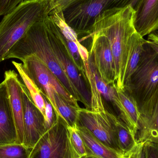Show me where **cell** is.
Listing matches in <instances>:
<instances>
[{"label":"cell","mask_w":158,"mask_h":158,"mask_svg":"<svg viewBox=\"0 0 158 158\" xmlns=\"http://www.w3.org/2000/svg\"><path fill=\"white\" fill-rule=\"evenodd\" d=\"M134 14L135 10L131 6L105 11L97 18L88 33L97 32L108 41L115 63V85L118 90H124L129 46L133 35L136 31L134 24Z\"/></svg>","instance_id":"obj_1"},{"label":"cell","mask_w":158,"mask_h":158,"mask_svg":"<svg viewBox=\"0 0 158 158\" xmlns=\"http://www.w3.org/2000/svg\"><path fill=\"white\" fill-rule=\"evenodd\" d=\"M50 20L49 15L32 25L10 49L6 60L16 58L22 61L30 55L36 56L47 66L66 91L81 102L78 94L61 68L53 51L50 38Z\"/></svg>","instance_id":"obj_2"},{"label":"cell","mask_w":158,"mask_h":158,"mask_svg":"<svg viewBox=\"0 0 158 158\" xmlns=\"http://www.w3.org/2000/svg\"><path fill=\"white\" fill-rule=\"evenodd\" d=\"M50 12L48 0H25L4 16L0 22V63L29 29Z\"/></svg>","instance_id":"obj_3"},{"label":"cell","mask_w":158,"mask_h":158,"mask_svg":"<svg viewBox=\"0 0 158 158\" xmlns=\"http://www.w3.org/2000/svg\"><path fill=\"white\" fill-rule=\"evenodd\" d=\"M142 0H83L62 12L67 24L79 35H87L95 20L105 11L131 6L136 9Z\"/></svg>","instance_id":"obj_4"},{"label":"cell","mask_w":158,"mask_h":158,"mask_svg":"<svg viewBox=\"0 0 158 158\" xmlns=\"http://www.w3.org/2000/svg\"><path fill=\"white\" fill-rule=\"evenodd\" d=\"M158 89V56L146 41L138 66L124 90L135 98L138 108Z\"/></svg>","instance_id":"obj_5"},{"label":"cell","mask_w":158,"mask_h":158,"mask_svg":"<svg viewBox=\"0 0 158 158\" xmlns=\"http://www.w3.org/2000/svg\"><path fill=\"white\" fill-rule=\"evenodd\" d=\"M22 62L23 68L28 76L52 104L56 118L60 117V115L56 104L55 92L70 105L77 108H80L77 100L66 91L47 66L36 56L30 55L24 58Z\"/></svg>","instance_id":"obj_6"},{"label":"cell","mask_w":158,"mask_h":158,"mask_svg":"<svg viewBox=\"0 0 158 158\" xmlns=\"http://www.w3.org/2000/svg\"><path fill=\"white\" fill-rule=\"evenodd\" d=\"M50 16V38L53 51L61 68L78 94L81 102L90 109L91 92L85 77L73 62L60 30Z\"/></svg>","instance_id":"obj_7"},{"label":"cell","mask_w":158,"mask_h":158,"mask_svg":"<svg viewBox=\"0 0 158 158\" xmlns=\"http://www.w3.org/2000/svg\"><path fill=\"white\" fill-rule=\"evenodd\" d=\"M31 149L29 158H74L68 125L60 117Z\"/></svg>","instance_id":"obj_8"},{"label":"cell","mask_w":158,"mask_h":158,"mask_svg":"<svg viewBox=\"0 0 158 158\" xmlns=\"http://www.w3.org/2000/svg\"><path fill=\"white\" fill-rule=\"evenodd\" d=\"M77 111V125L84 127L105 145L123 156L118 141L116 116L106 110L95 112L80 107Z\"/></svg>","instance_id":"obj_9"},{"label":"cell","mask_w":158,"mask_h":158,"mask_svg":"<svg viewBox=\"0 0 158 158\" xmlns=\"http://www.w3.org/2000/svg\"><path fill=\"white\" fill-rule=\"evenodd\" d=\"M21 86L24 108V140L22 144L29 149H32L47 130L44 117L33 103L23 83Z\"/></svg>","instance_id":"obj_10"},{"label":"cell","mask_w":158,"mask_h":158,"mask_svg":"<svg viewBox=\"0 0 158 158\" xmlns=\"http://www.w3.org/2000/svg\"><path fill=\"white\" fill-rule=\"evenodd\" d=\"M86 37L92 40L89 54L93 57L99 76L107 83L116 86L115 63L108 41L97 32H91Z\"/></svg>","instance_id":"obj_11"},{"label":"cell","mask_w":158,"mask_h":158,"mask_svg":"<svg viewBox=\"0 0 158 158\" xmlns=\"http://www.w3.org/2000/svg\"><path fill=\"white\" fill-rule=\"evenodd\" d=\"M140 119L135 135L137 143H158V89L140 108Z\"/></svg>","instance_id":"obj_12"},{"label":"cell","mask_w":158,"mask_h":158,"mask_svg":"<svg viewBox=\"0 0 158 158\" xmlns=\"http://www.w3.org/2000/svg\"><path fill=\"white\" fill-rule=\"evenodd\" d=\"M8 91L9 103L15 124L19 144H23L24 140V108L22 96V82L14 70H9L4 73Z\"/></svg>","instance_id":"obj_13"},{"label":"cell","mask_w":158,"mask_h":158,"mask_svg":"<svg viewBox=\"0 0 158 158\" xmlns=\"http://www.w3.org/2000/svg\"><path fill=\"white\" fill-rule=\"evenodd\" d=\"M19 144L5 81L0 83V145Z\"/></svg>","instance_id":"obj_14"},{"label":"cell","mask_w":158,"mask_h":158,"mask_svg":"<svg viewBox=\"0 0 158 158\" xmlns=\"http://www.w3.org/2000/svg\"><path fill=\"white\" fill-rule=\"evenodd\" d=\"M135 27L143 37L158 29V0H142L135 10Z\"/></svg>","instance_id":"obj_15"},{"label":"cell","mask_w":158,"mask_h":158,"mask_svg":"<svg viewBox=\"0 0 158 158\" xmlns=\"http://www.w3.org/2000/svg\"><path fill=\"white\" fill-rule=\"evenodd\" d=\"M112 103L119 111L118 117L135 135L140 119L138 105L132 96L126 90H118Z\"/></svg>","instance_id":"obj_16"},{"label":"cell","mask_w":158,"mask_h":158,"mask_svg":"<svg viewBox=\"0 0 158 158\" xmlns=\"http://www.w3.org/2000/svg\"><path fill=\"white\" fill-rule=\"evenodd\" d=\"M76 129L82 139L87 156L101 158H121L123 156L105 145L84 127L76 124Z\"/></svg>","instance_id":"obj_17"},{"label":"cell","mask_w":158,"mask_h":158,"mask_svg":"<svg viewBox=\"0 0 158 158\" xmlns=\"http://www.w3.org/2000/svg\"><path fill=\"white\" fill-rule=\"evenodd\" d=\"M146 40L135 31L131 39L128 51L124 78V87L127 85L132 74L136 69L141 58L144 44Z\"/></svg>","instance_id":"obj_18"},{"label":"cell","mask_w":158,"mask_h":158,"mask_svg":"<svg viewBox=\"0 0 158 158\" xmlns=\"http://www.w3.org/2000/svg\"><path fill=\"white\" fill-rule=\"evenodd\" d=\"M12 64L15 67L26 86L30 96L35 106L41 111L44 118L45 114V104L40 89L38 88L35 83L30 78L26 73L21 63L13 61Z\"/></svg>","instance_id":"obj_19"},{"label":"cell","mask_w":158,"mask_h":158,"mask_svg":"<svg viewBox=\"0 0 158 158\" xmlns=\"http://www.w3.org/2000/svg\"><path fill=\"white\" fill-rule=\"evenodd\" d=\"M84 66V75L90 88L91 94V110L95 112L106 110L102 102L101 95L96 85L93 72L89 64V59L83 61Z\"/></svg>","instance_id":"obj_20"},{"label":"cell","mask_w":158,"mask_h":158,"mask_svg":"<svg viewBox=\"0 0 158 158\" xmlns=\"http://www.w3.org/2000/svg\"><path fill=\"white\" fill-rule=\"evenodd\" d=\"M116 124L119 145L123 155L131 151L137 143L134 135L118 117L116 119Z\"/></svg>","instance_id":"obj_21"},{"label":"cell","mask_w":158,"mask_h":158,"mask_svg":"<svg viewBox=\"0 0 158 158\" xmlns=\"http://www.w3.org/2000/svg\"><path fill=\"white\" fill-rule=\"evenodd\" d=\"M54 97L61 118L69 127H76L78 119V108L68 103L56 92H54Z\"/></svg>","instance_id":"obj_22"},{"label":"cell","mask_w":158,"mask_h":158,"mask_svg":"<svg viewBox=\"0 0 158 158\" xmlns=\"http://www.w3.org/2000/svg\"><path fill=\"white\" fill-rule=\"evenodd\" d=\"M89 64L93 72L97 88L99 94L107 100L113 102L117 94V91L116 86L113 85L108 84L101 78L96 68L93 57L91 55H89Z\"/></svg>","instance_id":"obj_23"},{"label":"cell","mask_w":158,"mask_h":158,"mask_svg":"<svg viewBox=\"0 0 158 158\" xmlns=\"http://www.w3.org/2000/svg\"><path fill=\"white\" fill-rule=\"evenodd\" d=\"M31 149L22 144L0 145V158H29Z\"/></svg>","instance_id":"obj_24"},{"label":"cell","mask_w":158,"mask_h":158,"mask_svg":"<svg viewBox=\"0 0 158 158\" xmlns=\"http://www.w3.org/2000/svg\"><path fill=\"white\" fill-rule=\"evenodd\" d=\"M68 130L74 158H82L87 156L84 144L76 129V126L71 127L68 126Z\"/></svg>","instance_id":"obj_25"},{"label":"cell","mask_w":158,"mask_h":158,"mask_svg":"<svg viewBox=\"0 0 158 158\" xmlns=\"http://www.w3.org/2000/svg\"><path fill=\"white\" fill-rule=\"evenodd\" d=\"M83 0H48L51 12H63L66 8L80 2Z\"/></svg>","instance_id":"obj_26"},{"label":"cell","mask_w":158,"mask_h":158,"mask_svg":"<svg viewBox=\"0 0 158 158\" xmlns=\"http://www.w3.org/2000/svg\"><path fill=\"white\" fill-rule=\"evenodd\" d=\"M42 94V93H41ZM44 99L45 104V114H44V122L45 127L48 131L54 124L56 121V118L52 106L49 102L47 98L44 95L42 94Z\"/></svg>","instance_id":"obj_27"},{"label":"cell","mask_w":158,"mask_h":158,"mask_svg":"<svg viewBox=\"0 0 158 158\" xmlns=\"http://www.w3.org/2000/svg\"><path fill=\"white\" fill-rule=\"evenodd\" d=\"M25 0H0V16H4Z\"/></svg>","instance_id":"obj_28"},{"label":"cell","mask_w":158,"mask_h":158,"mask_svg":"<svg viewBox=\"0 0 158 158\" xmlns=\"http://www.w3.org/2000/svg\"><path fill=\"white\" fill-rule=\"evenodd\" d=\"M147 158H158V143L153 142H144Z\"/></svg>","instance_id":"obj_29"},{"label":"cell","mask_w":158,"mask_h":158,"mask_svg":"<svg viewBox=\"0 0 158 158\" xmlns=\"http://www.w3.org/2000/svg\"><path fill=\"white\" fill-rule=\"evenodd\" d=\"M147 41L149 46L158 56V31H156L149 34Z\"/></svg>","instance_id":"obj_30"},{"label":"cell","mask_w":158,"mask_h":158,"mask_svg":"<svg viewBox=\"0 0 158 158\" xmlns=\"http://www.w3.org/2000/svg\"><path fill=\"white\" fill-rule=\"evenodd\" d=\"M139 158H147L145 148L144 146V143H143L142 148H141V152H140V157H139Z\"/></svg>","instance_id":"obj_31"},{"label":"cell","mask_w":158,"mask_h":158,"mask_svg":"<svg viewBox=\"0 0 158 158\" xmlns=\"http://www.w3.org/2000/svg\"><path fill=\"white\" fill-rule=\"evenodd\" d=\"M82 158H101L94 156H86Z\"/></svg>","instance_id":"obj_32"},{"label":"cell","mask_w":158,"mask_h":158,"mask_svg":"<svg viewBox=\"0 0 158 158\" xmlns=\"http://www.w3.org/2000/svg\"><path fill=\"white\" fill-rule=\"evenodd\" d=\"M121 158H123V157H122Z\"/></svg>","instance_id":"obj_33"}]
</instances>
